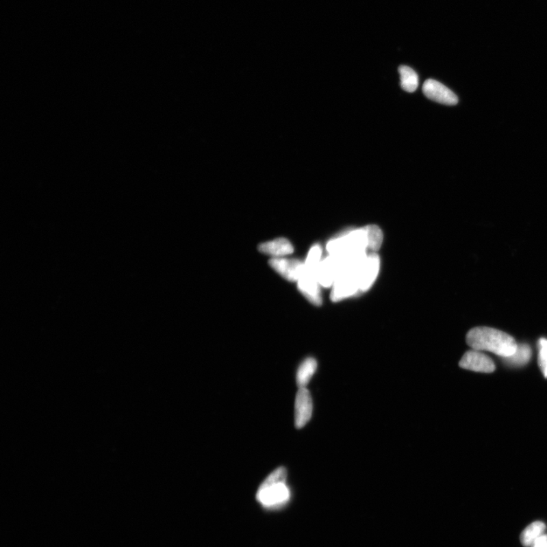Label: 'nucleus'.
I'll return each instance as SVG.
<instances>
[{"mask_svg": "<svg viewBox=\"0 0 547 547\" xmlns=\"http://www.w3.org/2000/svg\"><path fill=\"white\" fill-rule=\"evenodd\" d=\"M466 341L474 350L494 353L502 358L513 355L518 347L517 342L511 335L489 327H476L470 330Z\"/></svg>", "mask_w": 547, "mask_h": 547, "instance_id": "f257e3e1", "label": "nucleus"}, {"mask_svg": "<svg viewBox=\"0 0 547 547\" xmlns=\"http://www.w3.org/2000/svg\"><path fill=\"white\" fill-rule=\"evenodd\" d=\"M290 497L292 494L287 485V470L283 467L270 474L256 494V500L262 508L269 511L285 507Z\"/></svg>", "mask_w": 547, "mask_h": 547, "instance_id": "f03ea898", "label": "nucleus"}, {"mask_svg": "<svg viewBox=\"0 0 547 547\" xmlns=\"http://www.w3.org/2000/svg\"><path fill=\"white\" fill-rule=\"evenodd\" d=\"M359 292L357 272L344 270L332 286L331 300L341 301Z\"/></svg>", "mask_w": 547, "mask_h": 547, "instance_id": "7ed1b4c3", "label": "nucleus"}, {"mask_svg": "<svg viewBox=\"0 0 547 547\" xmlns=\"http://www.w3.org/2000/svg\"><path fill=\"white\" fill-rule=\"evenodd\" d=\"M342 271L340 258L338 256L329 255L322 260L318 267L316 275L318 283L324 288L332 287Z\"/></svg>", "mask_w": 547, "mask_h": 547, "instance_id": "20e7f679", "label": "nucleus"}, {"mask_svg": "<svg viewBox=\"0 0 547 547\" xmlns=\"http://www.w3.org/2000/svg\"><path fill=\"white\" fill-rule=\"evenodd\" d=\"M459 366L463 369L484 373L493 372L496 369L493 359L483 354V351L474 349L466 353Z\"/></svg>", "mask_w": 547, "mask_h": 547, "instance_id": "39448f33", "label": "nucleus"}, {"mask_svg": "<svg viewBox=\"0 0 547 547\" xmlns=\"http://www.w3.org/2000/svg\"><path fill=\"white\" fill-rule=\"evenodd\" d=\"M423 92L427 99L442 105L453 106L459 102L458 97L451 90L434 79H428L424 82Z\"/></svg>", "mask_w": 547, "mask_h": 547, "instance_id": "423d86ee", "label": "nucleus"}, {"mask_svg": "<svg viewBox=\"0 0 547 547\" xmlns=\"http://www.w3.org/2000/svg\"><path fill=\"white\" fill-rule=\"evenodd\" d=\"M380 268V259L376 253L367 255L366 259L357 272L359 292H366L375 282Z\"/></svg>", "mask_w": 547, "mask_h": 547, "instance_id": "0eeeda50", "label": "nucleus"}, {"mask_svg": "<svg viewBox=\"0 0 547 547\" xmlns=\"http://www.w3.org/2000/svg\"><path fill=\"white\" fill-rule=\"evenodd\" d=\"M313 400L306 387H300L295 399V427L301 429L307 425L313 414Z\"/></svg>", "mask_w": 547, "mask_h": 547, "instance_id": "6e6552de", "label": "nucleus"}, {"mask_svg": "<svg viewBox=\"0 0 547 547\" xmlns=\"http://www.w3.org/2000/svg\"><path fill=\"white\" fill-rule=\"evenodd\" d=\"M270 266L290 281H298L304 272V263L296 259L273 258L269 261Z\"/></svg>", "mask_w": 547, "mask_h": 547, "instance_id": "1a4fd4ad", "label": "nucleus"}, {"mask_svg": "<svg viewBox=\"0 0 547 547\" xmlns=\"http://www.w3.org/2000/svg\"><path fill=\"white\" fill-rule=\"evenodd\" d=\"M297 282L301 293L309 301L316 306H320L322 296L320 286L321 285L318 283L316 274L309 272L304 268V272Z\"/></svg>", "mask_w": 547, "mask_h": 547, "instance_id": "9d476101", "label": "nucleus"}, {"mask_svg": "<svg viewBox=\"0 0 547 547\" xmlns=\"http://www.w3.org/2000/svg\"><path fill=\"white\" fill-rule=\"evenodd\" d=\"M259 249L261 253L273 255L275 258L282 257L294 252L293 246L285 238L266 242L261 244Z\"/></svg>", "mask_w": 547, "mask_h": 547, "instance_id": "9b49d317", "label": "nucleus"}, {"mask_svg": "<svg viewBox=\"0 0 547 547\" xmlns=\"http://www.w3.org/2000/svg\"><path fill=\"white\" fill-rule=\"evenodd\" d=\"M317 370L314 358H307L301 364L296 372V383L299 387H306Z\"/></svg>", "mask_w": 547, "mask_h": 547, "instance_id": "f8f14e48", "label": "nucleus"}, {"mask_svg": "<svg viewBox=\"0 0 547 547\" xmlns=\"http://www.w3.org/2000/svg\"><path fill=\"white\" fill-rule=\"evenodd\" d=\"M400 74V87L405 92H414L419 85L418 75L409 66H400L398 68Z\"/></svg>", "mask_w": 547, "mask_h": 547, "instance_id": "ddd939ff", "label": "nucleus"}, {"mask_svg": "<svg viewBox=\"0 0 547 547\" xmlns=\"http://www.w3.org/2000/svg\"><path fill=\"white\" fill-rule=\"evenodd\" d=\"M532 355L530 346L526 344H518L517 349L513 355L503 358L507 365L511 366H522L527 364Z\"/></svg>", "mask_w": 547, "mask_h": 547, "instance_id": "4468645a", "label": "nucleus"}, {"mask_svg": "<svg viewBox=\"0 0 547 547\" xmlns=\"http://www.w3.org/2000/svg\"><path fill=\"white\" fill-rule=\"evenodd\" d=\"M546 525L542 522H535L526 528L521 535L522 544L525 547H531L536 539L544 535Z\"/></svg>", "mask_w": 547, "mask_h": 547, "instance_id": "2eb2a0df", "label": "nucleus"}, {"mask_svg": "<svg viewBox=\"0 0 547 547\" xmlns=\"http://www.w3.org/2000/svg\"><path fill=\"white\" fill-rule=\"evenodd\" d=\"M365 228L367 236V249L375 253L382 246L383 241V232L377 225H368Z\"/></svg>", "mask_w": 547, "mask_h": 547, "instance_id": "dca6fc26", "label": "nucleus"}, {"mask_svg": "<svg viewBox=\"0 0 547 547\" xmlns=\"http://www.w3.org/2000/svg\"><path fill=\"white\" fill-rule=\"evenodd\" d=\"M322 247L316 244L310 249L306 262H304V268L306 271L316 274L318 266L322 262Z\"/></svg>", "mask_w": 547, "mask_h": 547, "instance_id": "f3484780", "label": "nucleus"}, {"mask_svg": "<svg viewBox=\"0 0 547 547\" xmlns=\"http://www.w3.org/2000/svg\"><path fill=\"white\" fill-rule=\"evenodd\" d=\"M538 363L544 376L547 378V340L545 338L539 339L538 342Z\"/></svg>", "mask_w": 547, "mask_h": 547, "instance_id": "a211bd4d", "label": "nucleus"}, {"mask_svg": "<svg viewBox=\"0 0 547 547\" xmlns=\"http://www.w3.org/2000/svg\"><path fill=\"white\" fill-rule=\"evenodd\" d=\"M531 547H547V535L538 537Z\"/></svg>", "mask_w": 547, "mask_h": 547, "instance_id": "6ab92c4d", "label": "nucleus"}]
</instances>
